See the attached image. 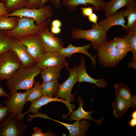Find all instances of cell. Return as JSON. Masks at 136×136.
Listing matches in <instances>:
<instances>
[{"instance_id": "cell-1", "label": "cell", "mask_w": 136, "mask_h": 136, "mask_svg": "<svg viewBox=\"0 0 136 136\" xmlns=\"http://www.w3.org/2000/svg\"><path fill=\"white\" fill-rule=\"evenodd\" d=\"M40 68L34 65L22 67L17 70L7 80V86L11 96L19 90H27L33 86L35 77L42 71Z\"/></svg>"}, {"instance_id": "cell-2", "label": "cell", "mask_w": 136, "mask_h": 136, "mask_svg": "<svg viewBox=\"0 0 136 136\" xmlns=\"http://www.w3.org/2000/svg\"><path fill=\"white\" fill-rule=\"evenodd\" d=\"M16 17L18 24L14 28L10 30H2L6 36L14 40H19L26 36L38 34L42 30L47 28L51 21L50 19H48L43 24L37 25L32 19L24 16Z\"/></svg>"}, {"instance_id": "cell-3", "label": "cell", "mask_w": 136, "mask_h": 136, "mask_svg": "<svg viewBox=\"0 0 136 136\" xmlns=\"http://www.w3.org/2000/svg\"><path fill=\"white\" fill-rule=\"evenodd\" d=\"M72 33L73 39H83L90 41L92 48L95 50L100 45L107 41L106 33L98 24L93 25L91 29L87 30L73 28Z\"/></svg>"}, {"instance_id": "cell-4", "label": "cell", "mask_w": 136, "mask_h": 136, "mask_svg": "<svg viewBox=\"0 0 136 136\" xmlns=\"http://www.w3.org/2000/svg\"><path fill=\"white\" fill-rule=\"evenodd\" d=\"M66 69L69 72V76L62 84L59 85L58 92L55 97L58 98H60L64 99L66 101V106L69 110L68 115L72 112L75 107L74 105L71 103L74 99L73 95L72 94V91L74 86L77 82L78 74L76 65L74 66L72 69H69V67Z\"/></svg>"}, {"instance_id": "cell-5", "label": "cell", "mask_w": 136, "mask_h": 136, "mask_svg": "<svg viewBox=\"0 0 136 136\" xmlns=\"http://www.w3.org/2000/svg\"><path fill=\"white\" fill-rule=\"evenodd\" d=\"M53 11L49 5H45L39 9L24 8L16 10L6 17L24 16L34 19L37 25L43 23L47 19H50L53 15Z\"/></svg>"}, {"instance_id": "cell-6", "label": "cell", "mask_w": 136, "mask_h": 136, "mask_svg": "<svg viewBox=\"0 0 136 136\" xmlns=\"http://www.w3.org/2000/svg\"><path fill=\"white\" fill-rule=\"evenodd\" d=\"M22 67L21 63L11 50L0 54V81L8 79Z\"/></svg>"}, {"instance_id": "cell-7", "label": "cell", "mask_w": 136, "mask_h": 136, "mask_svg": "<svg viewBox=\"0 0 136 136\" xmlns=\"http://www.w3.org/2000/svg\"><path fill=\"white\" fill-rule=\"evenodd\" d=\"M17 115L11 114L0 124V136H22L28 127Z\"/></svg>"}, {"instance_id": "cell-8", "label": "cell", "mask_w": 136, "mask_h": 136, "mask_svg": "<svg viewBox=\"0 0 136 136\" xmlns=\"http://www.w3.org/2000/svg\"><path fill=\"white\" fill-rule=\"evenodd\" d=\"M113 40H111L100 45L97 48V53L99 62L105 67H115L118 64L116 61V49Z\"/></svg>"}, {"instance_id": "cell-9", "label": "cell", "mask_w": 136, "mask_h": 136, "mask_svg": "<svg viewBox=\"0 0 136 136\" xmlns=\"http://www.w3.org/2000/svg\"><path fill=\"white\" fill-rule=\"evenodd\" d=\"M66 57L58 52H45L36 62L35 65L42 70L50 67H55L62 69L68 67L69 63Z\"/></svg>"}, {"instance_id": "cell-10", "label": "cell", "mask_w": 136, "mask_h": 136, "mask_svg": "<svg viewBox=\"0 0 136 136\" xmlns=\"http://www.w3.org/2000/svg\"><path fill=\"white\" fill-rule=\"evenodd\" d=\"M19 40L26 46L28 51L36 62L45 53L38 34L24 36Z\"/></svg>"}, {"instance_id": "cell-11", "label": "cell", "mask_w": 136, "mask_h": 136, "mask_svg": "<svg viewBox=\"0 0 136 136\" xmlns=\"http://www.w3.org/2000/svg\"><path fill=\"white\" fill-rule=\"evenodd\" d=\"M45 52H58L63 47L62 39L54 35L47 28L39 33Z\"/></svg>"}, {"instance_id": "cell-12", "label": "cell", "mask_w": 136, "mask_h": 136, "mask_svg": "<svg viewBox=\"0 0 136 136\" xmlns=\"http://www.w3.org/2000/svg\"><path fill=\"white\" fill-rule=\"evenodd\" d=\"M5 101V103L8 107L10 113L22 119V112L27 102L26 93L17 92Z\"/></svg>"}, {"instance_id": "cell-13", "label": "cell", "mask_w": 136, "mask_h": 136, "mask_svg": "<svg viewBox=\"0 0 136 136\" xmlns=\"http://www.w3.org/2000/svg\"><path fill=\"white\" fill-rule=\"evenodd\" d=\"M11 50L16 55L22 67L35 65L36 61L29 53L26 46L19 40H14Z\"/></svg>"}, {"instance_id": "cell-14", "label": "cell", "mask_w": 136, "mask_h": 136, "mask_svg": "<svg viewBox=\"0 0 136 136\" xmlns=\"http://www.w3.org/2000/svg\"><path fill=\"white\" fill-rule=\"evenodd\" d=\"M77 82L90 83L96 85L98 88L105 89L108 85L106 79L100 78L96 79L92 78L87 73L85 68V61L84 57L80 58V62L77 66Z\"/></svg>"}, {"instance_id": "cell-15", "label": "cell", "mask_w": 136, "mask_h": 136, "mask_svg": "<svg viewBox=\"0 0 136 136\" xmlns=\"http://www.w3.org/2000/svg\"><path fill=\"white\" fill-rule=\"evenodd\" d=\"M106 2L103 0H63L62 5L71 11L76 10L77 7L80 5L87 6L91 4L95 12L104 10Z\"/></svg>"}, {"instance_id": "cell-16", "label": "cell", "mask_w": 136, "mask_h": 136, "mask_svg": "<svg viewBox=\"0 0 136 136\" xmlns=\"http://www.w3.org/2000/svg\"><path fill=\"white\" fill-rule=\"evenodd\" d=\"M91 46V44H89L83 46L76 47L70 43L67 47L61 48L58 52L65 57L69 58L71 57L73 54L76 53H81L85 54L90 59L93 66L95 68L96 65V58L97 55L92 56L88 52L87 50L90 48Z\"/></svg>"}, {"instance_id": "cell-17", "label": "cell", "mask_w": 136, "mask_h": 136, "mask_svg": "<svg viewBox=\"0 0 136 136\" xmlns=\"http://www.w3.org/2000/svg\"><path fill=\"white\" fill-rule=\"evenodd\" d=\"M124 10H121L118 12L108 16L106 19L98 22V24L106 33L111 27L115 25L121 26L124 29L126 27L125 25L126 21L123 14Z\"/></svg>"}, {"instance_id": "cell-18", "label": "cell", "mask_w": 136, "mask_h": 136, "mask_svg": "<svg viewBox=\"0 0 136 136\" xmlns=\"http://www.w3.org/2000/svg\"><path fill=\"white\" fill-rule=\"evenodd\" d=\"M65 126L69 130L70 136L85 135L90 125L89 121L86 120L76 121L72 124H69L50 118Z\"/></svg>"}, {"instance_id": "cell-19", "label": "cell", "mask_w": 136, "mask_h": 136, "mask_svg": "<svg viewBox=\"0 0 136 136\" xmlns=\"http://www.w3.org/2000/svg\"><path fill=\"white\" fill-rule=\"evenodd\" d=\"M78 100L79 104V107L77 110L72 113V114L69 117V121H71L74 120L78 121L82 119H88L93 121L98 125H101V122L104 119V118L99 120L93 118L91 116V114L94 113V110L88 111H85L83 109V106L84 100H81V95L78 96Z\"/></svg>"}, {"instance_id": "cell-20", "label": "cell", "mask_w": 136, "mask_h": 136, "mask_svg": "<svg viewBox=\"0 0 136 136\" xmlns=\"http://www.w3.org/2000/svg\"><path fill=\"white\" fill-rule=\"evenodd\" d=\"M53 101H57L62 102L66 106V102L62 99H59L45 95H43L41 97L32 103L29 106L28 110L23 114H22L21 118L22 119L26 114L31 112L33 114H37L41 107Z\"/></svg>"}, {"instance_id": "cell-21", "label": "cell", "mask_w": 136, "mask_h": 136, "mask_svg": "<svg viewBox=\"0 0 136 136\" xmlns=\"http://www.w3.org/2000/svg\"><path fill=\"white\" fill-rule=\"evenodd\" d=\"M123 14L127 20L124 29L127 35L136 33V4L127 7L124 10Z\"/></svg>"}, {"instance_id": "cell-22", "label": "cell", "mask_w": 136, "mask_h": 136, "mask_svg": "<svg viewBox=\"0 0 136 136\" xmlns=\"http://www.w3.org/2000/svg\"><path fill=\"white\" fill-rule=\"evenodd\" d=\"M136 4L135 0H111L106 2L104 9L106 17L117 12L121 8Z\"/></svg>"}, {"instance_id": "cell-23", "label": "cell", "mask_w": 136, "mask_h": 136, "mask_svg": "<svg viewBox=\"0 0 136 136\" xmlns=\"http://www.w3.org/2000/svg\"><path fill=\"white\" fill-rule=\"evenodd\" d=\"M116 96L115 101L112 103L111 106L113 109L115 117L118 118L125 113L129 108L135 107L136 104L127 102L120 97Z\"/></svg>"}, {"instance_id": "cell-24", "label": "cell", "mask_w": 136, "mask_h": 136, "mask_svg": "<svg viewBox=\"0 0 136 136\" xmlns=\"http://www.w3.org/2000/svg\"><path fill=\"white\" fill-rule=\"evenodd\" d=\"M114 87L115 94L116 96L120 97L127 102L136 104V95L131 94L130 89L125 84H116Z\"/></svg>"}, {"instance_id": "cell-25", "label": "cell", "mask_w": 136, "mask_h": 136, "mask_svg": "<svg viewBox=\"0 0 136 136\" xmlns=\"http://www.w3.org/2000/svg\"><path fill=\"white\" fill-rule=\"evenodd\" d=\"M60 68L55 67H50L42 70L41 77L43 83L52 80H58L60 77Z\"/></svg>"}, {"instance_id": "cell-26", "label": "cell", "mask_w": 136, "mask_h": 136, "mask_svg": "<svg viewBox=\"0 0 136 136\" xmlns=\"http://www.w3.org/2000/svg\"><path fill=\"white\" fill-rule=\"evenodd\" d=\"M59 84L58 80L43 83L41 87L43 95L53 97L58 92Z\"/></svg>"}, {"instance_id": "cell-27", "label": "cell", "mask_w": 136, "mask_h": 136, "mask_svg": "<svg viewBox=\"0 0 136 136\" xmlns=\"http://www.w3.org/2000/svg\"><path fill=\"white\" fill-rule=\"evenodd\" d=\"M33 85L34 86L30 89L26 90L27 101H30L32 103L43 95L40 82L35 80Z\"/></svg>"}, {"instance_id": "cell-28", "label": "cell", "mask_w": 136, "mask_h": 136, "mask_svg": "<svg viewBox=\"0 0 136 136\" xmlns=\"http://www.w3.org/2000/svg\"><path fill=\"white\" fill-rule=\"evenodd\" d=\"M18 24L16 16H3L0 17V30H11L14 28Z\"/></svg>"}, {"instance_id": "cell-29", "label": "cell", "mask_w": 136, "mask_h": 136, "mask_svg": "<svg viewBox=\"0 0 136 136\" xmlns=\"http://www.w3.org/2000/svg\"><path fill=\"white\" fill-rule=\"evenodd\" d=\"M28 0H2L7 11L10 13L18 9L25 8Z\"/></svg>"}, {"instance_id": "cell-30", "label": "cell", "mask_w": 136, "mask_h": 136, "mask_svg": "<svg viewBox=\"0 0 136 136\" xmlns=\"http://www.w3.org/2000/svg\"><path fill=\"white\" fill-rule=\"evenodd\" d=\"M14 39L6 36L0 30V54L11 50Z\"/></svg>"}, {"instance_id": "cell-31", "label": "cell", "mask_w": 136, "mask_h": 136, "mask_svg": "<svg viewBox=\"0 0 136 136\" xmlns=\"http://www.w3.org/2000/svg\"><path fill=\"white\" fill-rule=\"evenodd\" d=\"M122 38L125 39L129 46L132 56L130 61L136 62V33L129 35H125Z\"/></svg>"}, {"instance_id": "cell-32", "label": "cell", "mask_w": 136, "mask_h": 136, "mask_svg": "<svg viewBox=\"0 0 136 136\" xmlns=\"http://www.w3.org/2000/svg\"><path fill=\"white\" fill-rule=\"evenodd\" d=\"M113 40L116 48L120 49H130L128 42L124 38L117 37L114 39Z\"/></svg>"}, {"instance_id": "cell-33", "label": "cell", "mask_w": 136, "mask_h": 136, "mask_svg": "<svg viewBox=\"0 0 136 136\" xmlns=\"http://www.w3.org/2000/svg\"><path fill=\"white\" fill-rule=\"evenodd\" d=\"M129 51H131L130 49H120L116 48L115 51L116 62L118 64L120 61L125 57Z\"/></svg>"}, {"instance_id": "cell-34", "label": "cell", "mask_w": 136, "mask_h": 136, "mask_svg": "<svg viewBox=\"0 0 136 136\" xmlns=\"http://www.w3.org/2000/svg\"><path fill=\"white\" fill-rule=\"evenodd\" d=\"M33 133L31 136H55V134L52 132L51 131H49L46 133L42 132L41 129L37 127H34L33 128Z\"/></svg>"}, {"instance_id": "cell-35", "label": "cell", "mask_w": 136, "mask_h": 136, "mask_svg": "<svg viewBox=\"0 0 136 136\" xmlns=\"http://www.w3.org/2000/svg\"><path fill=\"white\" fill-rule=\"evenodd\" d=\"M10 113L9 109L7 106H4L0 104V122Z\"/></svg>"}, {"instance_id": "cell-36", "label": "cell", "mask_w": 136, "mask_h": 136, "mask_svg": "<svg viewBox=\"0 0 136 136\" xmlns=\"http://www.w3.org/2000/svg\"><path fill=\"white\" fill-rule=\"evenodd\" d=\"M40 0H28L25 8L37 9L40 8Z\"/></svg>"}, {"instance_id": "cell-37", "label": "cell", "mask_w": 136, "mask_h": 136, "mask_svg": "<svg viewBox=\"0 0 136 136\" xmlns=\"http://www.w3.org/2000/svg\"><path fill=\"white\" fill-rule=\"evenodd\" d=\"M81 10L82 11L81 14L84 17H88L94 11L92 7L90 6L88 7H81Z\"/></svg>"}, {"instance_id": "cell-38", "label": "cell", "mask_w": 136, "mask_h": 136, "mask_svg": "<svg viewBox=\"0 0 136 136\" xmlns=\"http://www.w3.org/2000/svg\"><path fill=\"white\" fill-rule=\"evenodd\" d=\"M9 14L3 2H0V17L6 16Z\"/></svg>"}, {"instance_id": "cell-39", "label": "cell", "mask_w": 136, "mask_h": 136, "mask_svg": "<svg viewBox=\"0 0 136 136\" xmlns=\"http://www.w3.org/2000/svg\"><path fill=\"white\" fill-rule=\"evenodd\" d=\"M89 20L94 24H97V21L98 18V16L95 13H93L88 17Z\"/></svg>"}, {"instance_id": "cell-40", "label": "cell", "mask_w": 136, "mask_h": 136, "mask_svg": "<svg viewBox=\"0 0 136 136\" xmlns=\"http://www.w3.org/2000/svg\"><path fill=\"white\" fill-rule=\"evenodd\" d=\"M61 0H50L51 3L53 5L54 8L56 10H59L60 9L61 6L60 2Z\"/></svg>"}, {"instance_id": "cell-41", "label": "cell", "mask_w": 136, "mask_h": 136, "mask_svg": "<svg viewBox=\"0 0 136 136\" xmlns=\"http://www.w3.org/2000/svg\"><path fill=\"white\" fill-rule=\"evenodd\" d=\"M50 30L51 32L53 34H58L61 31L60 27H54L51 26Z\"/></svg>"}, {"instance_id": "cell-42", "label": "cell", "mask_w": 136, "mask_h": 136, "mask_svg": "<svg viewBox=\"0 0 136 136\" xmlns=\"http://www.w3.org/2000/svg\"><path fill=\"white\" fill-rule=\"evenodd\" d=\"M62 25L61 22L59 20L55 19L53 20L51 23V25L54 27H60Z\"/></svg>"}, {"instance_id": "cell-43", "label": "cell", "mask_w": 136, "mask_h": 136, "mask_svg": "<svg viewBox=\"0 0 136 136\" xmlns=\"http://www.w3.org/2000/svg\"><path fill=\"white\" fill-rule=\"evenodd\" d=\"M127 67L128 68H131L136 70V62L130 61L128 63Z\"/></svg>"}, {"instance_id": "cell-44", "label": "cell", "mask_w": 136, "mask_h": 136, "mask_svg": "<svg viewBox=\"0 0 136 136\" xmlns=\"http://www.w3.org/2000/svg\"><path fill=\"white\" fill-rule=\"evenodd\" d=\"M0 96H5L8 98L10 97L9 94H7L3 89L0 86Z\"/></svg>"}, {"instance_id": "cell-45", "label": "cell", "mask_w": 136, "mask_h": 136, "mask_svg": "<svg viewBox=\"0 0 136 136\" xmlns=\"http://www.w3.org/2000/svg\"><path fill=\"white\" fill-rule=\"evenodd\" d=\"M128 124L131 127H134L136 126V118H132L129 121Z\"/></svg>"}, {"instance_id": "cell-46", "label": "cell", "mask_w": 136, "mask_h": 136, "mask_svg": "<svg viewBox=\"0 0 136 136\" xmlns=\"http://www.w3.org/2000/svg\"><path fill=\"white\" fill-rule=\"evenodd\" d=\"M40 8L43 6L48 2L50 0H40Z\"/></svg>"}, {"instance_id": "cell-47", "label": "cell", "mask_w": 136, "mask_h": 136, "mask_svg": "<svg viewBox=\"0 0 136 136\" xmlns=\"http://www.w3.org/2000/svg\"><path fill=\"white\" fill-rule=\"evenodd\" d=\"M131 116L132 118H136V111H134L132 114Z\"/></svg>"}, {"instance_id": "cell-48", "label": "cell", "mask_w": 136, "mask_h": 136, "mask_svg": "<svg viewBox=\"0 0 136 136\" xmlns=\"http://www.w3.org/2000/svg\"><path fill=\"white\" fill-rule=\"evenodd\" d=\"M2 0H0V2H1Z\"/></svg>"}]
</instances>
